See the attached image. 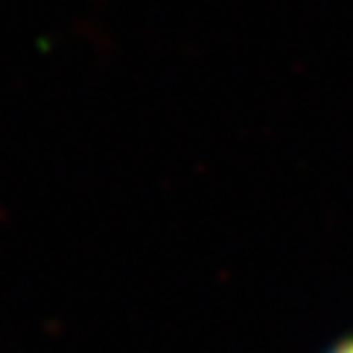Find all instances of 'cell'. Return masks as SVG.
Returning <instances> with one entry per match:
<instances>
[{
  "mask_svg": "<svg viewBox=\"0 0 353 353\" xmlns=\"http://www.w3.org/2000/svg\"><path fill=\"white\" fill-rule=\"evenodd\" d=\"M327 353H353V335L351 338H345V341H341L338 345H332Z\"/></svg>",
  "mask_w": 353,
  "mask_h": 353,
  "instance_id": "1",
  "label": "cell"
}]
</instances>
